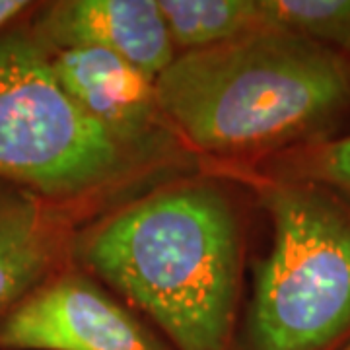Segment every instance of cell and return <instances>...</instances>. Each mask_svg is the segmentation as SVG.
<instances>
[{
  "mask_svg": "<svg viewBox=\"0 0 350 350\" xmlns=\"http://www.w3.org/2000/svg\"><path fill=\"white\" fill-rule=\"evenodd\" d=\"M226 177L163 179L76 228L70 262L146 315L175 350H230L245 222Z\"/></svg>",
  "mask_w": 350,
  "mask_h": 350,
  "instance_id": "cell-1",
  "label": "cell"
},
{
  "mask_svg": "<svg viewBox=\"0 0 350 350\" xmlns=\"http://www.w3.org/2000/svg\"><path fill=\"white\" fill-rule=\"evenodd\" d=\"M160 109L200 160L238 167L329 140L350 109V57L275 25L177 53Z\"/></svg>",
  "mask_w": 350,
  "mask_h": 350,
  "instance_id": "cell-2",
  "label": "cell"
},
{
  "mask_svg": "<svg viewBox=\"0 0 350 350\" xmlns=\"http://www.w3.org/2000/svg\"><path fill=\"white\" fill-rule=\"evenodd\" d=\"M187 174L197 172L90 119L55 78L27 20L0 36V181L90 220Z\"/></svg>",
  "mask_w": 350,
  "mask_h": 350,
  "instance_id": "cell-3",
  "label": "cell"
},
{
  "mask_svg": "<svg viewBox=\"0 0 350 350\" xmlns=\"http://www.w3.org/2000/svg\"><path fill=\"white\" fill-rule=\"evenodd\" d=\"M251 179L273 243L230 350H337L350 340V202L310 181Z\"/></svg>",
  "mask_w": 350,
  "mask_h": 350,
  "instance_id": "cell-4",
  "label": "cell"
},
{
  "mask_svg": "<svg viewBox=\"0 0 350 350\" xmlns=\"http://www.w3.org/2000/svg\"><path fill=\"white\" fill-rule=\"evenodd\" d=\"M0 350H175L156 327L68 262L0 317Z\"/></svg>",
  "mask_w": 350,
  "mask_h": 350,
  "instance_id": "cell-5",
  "label": "cell"
},
{
  "mask_svg": "<svg viewBox=\"0 0 350 350\" xmlns=\"http://www.w3.org/2000/svg\"><path fill=\"white\" fill-rule=\"evenodd\" d=\"M49 59L59 84L90 119L140 150L199 170L202 160L160 109L156 80L125 59L92 47L51 51Z\"/></svg>",
  "mask_w": 350,
  "mask_h": 350,
  "instance_id": "cell-6",
  "label": "cell"
},
{
  "mask_svg": "<svg viewBox=\"0 0 350 350\" xmlns=\"http://www.w3.org/2000/svg\"><path fill=\"white\" fill-rule=\"evenodd\" d=\"M27 25L45 51L101 49L156 80L175 59L158 0H59L38 4Z\"/></svg>",
  "mask_w": 350,
  "mask_h": 350,
  "instance_id": "cell-7",
  "label": "cell"
},
{
  "mask_svg": "<svg viewBox=\"0 0 350 350\" xmlns=\"http://www.w3.org/2000/svg\"><path fill=\"white\" fill-rule=\"evenodd\" d=\"M82 222L75 211L0 181V317L70 262Z\"/></svg>",
  "mask_w": 350,
  "mask_h": 350,
  "instance_id": "cell-8",
  "label": "cell"
},
{
  "mask_svg": "<svg viewBox=\"0 0 350 350\" xmlns=\"http://www.w3.org/2000/svg\"><path fill=\"white\" fill-rule=\"evenodd\" d=\"M175 53L208 49L262 24L259 0H158Z\"/></svg>",
  "mask_w": 350,
  "mask_h": 350,
  "instance_id": "cell-9",
  "label": "cell"
},
{
  "mask_svg": "<svg viewBox=\"0 0 350 350\" xmlns=\"http://www.w3.org/2000/svg\"><path fill=\"white\" fill-rule=\"evenodd\" d=\"M262 24L350 57V0H259Z\"/></svg>",
  "mask_w": 350,
  "mask_h": 350,
  "instance_id": "cell-10",
  "label": "cell"
},
{
  "mask_svg": "<svg viewBox=\"0 0 350 350\" xmlns=\"http://www.w3.org/2000/svg\"><path fill=\"white\" fill-rule=\"evenodd\" d=\"M259 165L262 177L310 181L350 202V135L278 154Z\"/></svg>",
  "mask_w": 350,
  "mask_h": 350,
  "instance_id": "cell-11",
  "label": "cell"
},
{
  "mask_svg": "<svg viewBox=\"0 0 350 350\" xmlns=\"http://www.w3.org/2000/svg\"><path fill=\"white\" fill-rule=\"evenodd\" d=\"M36 2L25 0H0V36L14 25L27 20L29 14L36 10Z\"/></svg>",
  "mask_w": 350,
  "mask_h": 350,
  "instance_id": "cell-12",
  "label": "cell"
},
{
  "mask_svg": "<svg viewBox=\"0 0 350 350\" xmlns=\"http://www.w3.org/2000/svg\"><path fill=\"white\" fill-rule=\"evenodd\" d=\"M337 350H350V340H349V342H345V345H342V347H340V349H337Z\"/></svg>",
  "mask_w": 350,
  "mask_h": 350,
  "instance_id": "cell-13",
  "label": "cell"
}]
</instances>
